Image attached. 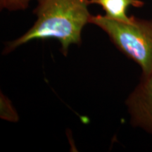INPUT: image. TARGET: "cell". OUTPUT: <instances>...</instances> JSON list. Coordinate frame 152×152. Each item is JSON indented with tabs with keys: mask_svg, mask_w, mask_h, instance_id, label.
I'll list each match as a JSON object with an SVG mask.
<instances>
[{
	"mask_svg": "<svg viewBox=\"0 0 152 152\" xmlns=\"http://www.w3.org/2000/svg\"><path fill=\"white\" fill-rule=\"evenodd\" d=\"M36 21L23 35L7 45L4 54L35 39H56L66 55L72 45H80L82 32L92 15L89 0H37Z\"/></svg>",
	"mask_w": 152,
	"mask_h": 152,
	"instance_id": "1",
	"label": "cell"
},
{
	"mask_svg": "<svg viewBox=\"0 0 152 152\" xmlns=\"http://www.w3.org/2000/svg\"><path fill=\"white\" fill-rule=\"evenodd\" d=\"M90 23L107 34L115 47L141 68L142 75L152 74V19L131 16L121 21L105 15H92Z\"/></svg>",
	"mask_w": 152,
	"mask_h": 152,
	"instance_id": "2",
	"label": "cell"
},
{
	"mask_svg": "<svg viewBox=\"0 0 152 152\" xmlns=\"http://www.w3.org/2000/svg\"><path fill=\"white\" fill-rule=\"evenodd\" d=\"M125 104L131 124L152 134V74L142 75Z\"/></svg>",
	"mask_w": 152,
	"mask_h": 152,
	"instance_id": "3",
	"label": "cell"
},
{
	"mask_svg": "<svg viewBox=\"0 0 152 152\" xmlns=\"http://www.w3.org/2000/svg\"><path fill=\"white\" fill-rule=\"evenodd\" d=\"M90 4L100 6L105 11V16L121 21H129L131 16L127 15L129 7H141L144 5L140 0H89Z\"/></svg>",
	"mask_w": 152,
	"mask_h": 152,
	"instance_id": "4",
	"label": "cell"
},
{
	"mask_svg": "<svg viewBox=\"0 0 152 152\" xmlns=\"http://www.w3.org/2000/svg\"><path fill=\"white\" fill-rule=\"evenodd\" d=\"M1 117L11 122H16L18 120V114L12 104L2 94H1Z\"/></svg>",
	"mask_w": 152,
	"mask_h": 152,
	"instance_id": "5",
	"label": "cell"
},
{
	"mask_svg": "<svg viewBox=\"0 0 152 152\" xmlns=\"http://www.w3.org/2000/svg\"><path fill=\"white\" fill-rule=\"evenodd\" d=\"M30 0H0L1 8L9 11H19L27 9Z\"/></svg>",
	"mask_w": 152,
	"mask_h": 152,
	"instance_id": "6",
	"label": "cell"
}]
</instances>
